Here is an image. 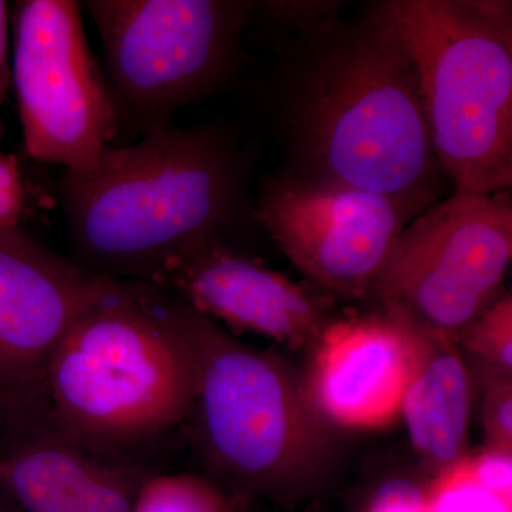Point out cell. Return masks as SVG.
Returning <instances> with one entry per match:
<instances>
[{"label":"cell","instance_id":"obj_12","mask_svg":"<svg viewBox=\"0 0 512 512\" xmlns=\"http://www.w3.org/2000/svg\"><path fill=\"white\" fill-rule=\"evenodd\" d=\"M154 473L83 446L52 413L0 430V512H133Z\"/></svg>","mask_w":512,"mask_h":512},{"label":"cell","instance_id":"obj_6","mask_svg":"<svg viewBox=\"0 0 512 512\" xmlns=\"http://www.w3.org/2000/svg\"><path fill=\"white\" fill-rule=\"evenodd\" d=\"M198 335L200 375L187 423L214 473L235 490L264 491L315 470L325 420L288 366L202 313Z\"/></svg>","mask_w":512,"mask_h":512},{"label":"cell","instance_id":"obj_19","mask_svg":"<svg viewBox=\"0 0 512 512\" xmlns=\"http://www.w3.org/2000/svg\"><path fill=\"white\" fill-rule=\"evenodd\" d=\"M25 210V190L15 156L0 151V232L18 228Z\"/></svg>","mask_w":512,"mask_h":512},{"label":"cell","instance_id":"obj_1","mask_svg":"<svg viewBox=\"0 0 512 512\" xmlns=\"http://www.w3.org/2000/svg\"><path fill=\"white\" fill-rule=\"evenodd\" d=\"M266 110L284 173L429 208L447 180L437 163L416 69L389 0L285 30Z\"/></svg>","mask_w":512,"mask_h":512},{"label":"cell","instance_id":"obj_21","mask_svg":"<svg viewBox=\"0 0 512 512\" xmlns=\"http://www.w3.org/2000/svg\"><path fill=\"white\" fill-rule=\"evenodd\" d=\"M369 512H427L426 491L409 481H392L380 488Z\"/></svg>","mask_w":512,"mask_h":512},{"label":"cell","instance_id":"obj_11","mask_svg":"<svg viewBox=\"0 0 512 512\" xmlns=\"http://www.w3.org/2000/svg\"><path fill=\"white\" fill-rule=\"evenodd\" d=\"M153 284L235 332L274 339L292 348L315 343L332 320L335 298L312 291L214 238L184 249Z\"/></svg>","mask_w":512,"mask_h":512},{"label":"cell","instance_id":"obj_3","mask_svg":"<svg viewBox=\"0 0 512 512\" xmlns=\"http://www.w3.org/2000/svg\"><path fill=\"white\" fill-rule=\"evenodd\" d=\"M198 323L200 312L153 282H114L50 362L57 426L97 453L144 461V450L187 423L200 375Z\"/></svg>","mask_w":512,"mask_h":512},{"label":"cell","instance_id":"obj_10","mask_svg":"<svg viewBox=\"0 0 512 512\" xmlns=\"http://www.w3.org/2000/svg\"><path fill=\"white\" fill-rule=\"evenodd\" d=\"M114 282L18 228L0 232V429L50 413L52 357Z\"/></svg>","mask_w":512,"mask_h":512},{"label":"cell","instance_id":"obj_20","mask_svg":"<svg viewBox=\"0 0 512 512\" xmlns=\"http://www.w3.org/2000/svg\"><path fill=\"white\" fill-rule=\"evenodd\" d=\"M470 463L481 484L512 497V453L484 448L476 456H470Z\"/></svg>","mask_w":512,"mask_h":512},{"label":"cell","instance_id":"obj_17","mask_svg":"<svg viewBox=\"0 0 512 512\" xmlns=\"http://www.w3.org/2000/svg\"><path fill=\"white\" fill-rule=\"evenodd\" d=\"M458 348L474 357L477 366L512 376V296L505 292L490 308L458 333Z\"/></svg>","mask_w":512,"mask_h":512},{"label":"cell","instance_id":"obj_15","mask_svg":"<svg viewBox=\"0 0 512 512\" xmlns=\"http://www.w3.org/2000/svg\"><path fill=\"white\" fill-rule=\"evenodd\" d=\"M133 512H232L220 485L194 474L148 477L137 495Z\"/></svg>","mask_w":512,"mask_h":512},{"label":"cell","instance_id":"obj_13","mask_svg":"<svg viewBox=\"0 0 512 512\" xmlns=\"http://www.w3.org/2000/svg\"><path fill=\"white\" fill-rule=\"evenodd\" d=\"M306 392L323 420L355 430L389 427L400 416L414 365L412 325L379 305L332 319L315 340Z\"/></svg>","mask_w":512,"mask_h":512},{"label":"cell","instance_id":"obj_14","mask_svg":"<svg viewBox=\"0 0 512 512\" xmlns=\"http://www.w3.org/2000/svg\"><path fill=\"white\" fill-rule=\"evenodd\" d=\"M410 325L414 365L402 416L417 456L439 474L467 454L470 372L453 339Z\"/></svg>","mask_w":512,"mask_h":512},{"label":"cell","instance_id":"obj_8","mask_svg":"<svg viewBox=\"0 0 512 512\" xmlns=\"http://www.w3.org/2000/svg\"><path fill=\"white\" fill-rule=\"evenodd\" d=\"M12 80L29 156L64 171L92 170L117 140L104 76L72 0L18 3Z\"/></svg>","mask_w":512,"mask_h":512},{"label":"cell","instance_id":"obj_18","mask_svg":"<svg viewBox=\"0 0 512 512\" xmlns=\"http://www.w3.org/2000/svg\"><path fill=\"white\" fill-rule=\"evenodd\" d=\"M483 382L485 448L512 453V376L477 366Z\"/></svg>","mask_w":512,"mask_h":512},{"label":"cell","instance_id":"obj_16","mask_svg":"<svg viewBox=\"0 0 512 512\" xmlns=\"http://www.w3.org/2000/svg\"><path fill=\"white\" fill-rule=\"evenodd\" d=\"M426 500L427 512H512V497L478 481L470 454L437 474Z\"/></svg>","mask_w":512,"mask_h":512},{"label":"cell","instance_id":"obj_2","mask_svg":"<svg viewBox=\"0 0 512 512\" xmlns=\"http://www.w3.org/2000/svg\"><path fill=\"white\" fill-rule=\"evenodd\" d=\"M57 191L70 259L114 281L151 282L184 249L229 242L256 222L247 158L214 123L171 124L136 144L106 147L92 170L63 171Z\"/></svg>","mask_w":512,"mask_h":512},{"label":"cell","instance_id":"obj_5","mask_svg":"<svg viewBox=\"0 0 512 512\" xmlns=\"http://www.w3.org/2000/svg\"><path fill=\"white\" fill-rule=\"evenodd\" d=\"M82 6L103 47L117 138H141L231 82L254 2L87 0Z\"/></svg>","mask_w":512,"mask_h":512},{"label":"cell","instance_id":"obj_4","mask_svg":"<svg viewBox=\"0 0 512 512\" xmlns=\"http://www.w3.org/2000/svg\"><path fill=\"white\" fill-rule=\"evenodd\" d=\"M453 191L512 187V3L389 0Z\"/></svg>","mask_w":512,"mask_h":512},{"label":"cell","instance_id":"obj_22","mask_svg":"<svg viewBox=\"0 0 512 512\" xmlns=\"http://www.w3.org/2000/svg\"><path fill=\"white\" fill-rule=\"evenodd\" d=\"M12 79L8 62V5L0 2V106L5 100ZM2 134V127H0Z\"/></svg>","mask_w":512,"mask_h":512},{"label":"cell","instance_id":"obj_9","mask_svg":"<svg viewBox=\"0 0 512 512\" xmlns=\"http://www.w3.org/2000/svg\"><path fill=\"white\" fill-rule=\"evenodd\" d=\"M427 208L342 184L281 173L265 178L255 220L328 295L366 299L406 225Z\"/></svg>","mask_w":512,"mask_h":512},{"label":"cell","instance_id":"obj_7","mask_svg":"<svg viewBox=\"0 0 512 512\" xmlns=\"http://www.w3.org/2000/svg\"><path fill=\"white\" fill-rule=\"evenodd\" d=\"M511 259V190L453 191L406 225L370 299L456 342L507 292Z\"/></svg>","mask_w":512,"mask_h":512}]
</instances>
